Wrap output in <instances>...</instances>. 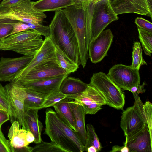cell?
<instances>
[{"label": "cell", "mask_w": 152, "mask_h": 152, "mask_svg": "<svg viewBox=\"0 0 152 152\" xmlns=\"http://www.w3.org/2000/svg\"><path fill=\"white\" fill-rule=\"evenodd\" d=\"M49 26L50 38L54 44L78 65H81L76 37L62 9L55 11Z\"/></svg>", "instance_id": "cell-1"}, {"label": "cell", "mask_w": 152, "mask_h": 152, "mask_svg": "<svg viewBox=\"0 0 152 152\" xmlns=\"http://www.w3.org/2000/svg\"><path fill=\"white\" fill-rule=\"evenodd\" d=\"M45 128L44 134L65 152H83L84 145L77 133L63 122L52 109L45 111Z\"/></svg>", "instance_id": "cell-2"}, {"label": "cell", "mask_w": 152, "mask_h": 152, "mask_svg": "<svg viewBox=\"0 0 152 152\" xmlns=\"http://www.w3.org/2000/svg\"><path fill=\"white\" fill-rule=\"evenodd\" d=\"M41 36L32 29L10 35L0 41V50L13 51L24 56H34L44 42Z\"/></svg>", "instance_id": "cell-3"}, {"label": "cell", "mask_w": 152, "mask_h": 152, "mask_svg": "<svg viewBox=\"0 0 152 152\" xmlns=\"http://www.w3.org/2000/svg\"><path fill=\"white\" fill-rule=\"evenodd\" d=\"M62 10L75 35L78 45L81 65L84 68L89 58L86 40V17L85 9L81 6L73 5Z\"/></svg>", "instance_id": "cell-4"}, {"label": "cell", "mask_w": 152, "mask_h": 152, "mask_svg": "<svg viewBox=\"0 0 152 152\" xmlns=\"http://www.w3.org/2000/svg\"><path fill=\"white\" fill-rule=\"evenodd\" d=\"M8 106L9 120L11 124L18 122L20 129L29 128L25 118L24 102L27 93L26 88L19 84L10 82L4 87Z\"/></svg>", "instance_id": "cell-5"}, {"label": "cell", "mask_w": 152, "mask_h": 152, "mask_svg": "<svg viewBox=\"0 0 152 152\" xmlns=\"http://www.w3.org/2000/svg\"><path fill=\"white\" fill-rule=\"evenodd\" d=\"M89 84L102 94L106 104L116 109L123 110L125 102L124 93L107 75L102 72L94 73Z\"/></svg>", "instance_id": "cell-6"}, {"label": "cell", "mask_w": 152, "mask_h": 152, "mask_svg": "<svg viewBox=\"0 0 152 152\" xmlns=\"http://www.w3.org/2000/svg\"><path fill=\"white\" fill-rule=\"evenodd\" d=\"M134 105L123 111L120 126L125 136L126 142L130 138L141 131L147 124L143 104L137 94H133Z\"/></svg>", "instance_id": "cell-7"}, {"label": "cell", "mask_w": 152, "mask_h": 152, "mask_svg": "<svg viewBox=\"0 0 152 152\" xmlns=\"http://www.w3.org/2000/svg\"><path fill=\"white\" fill-rule=\"evenodd\" d=\"M46 17L44 12L34 7L31 0H24L10 7H0V19H10L26 24H35L42 23Z\"/></svg>", "instance_id": "cell-8"}, {"label": "cell", "mask_w": 152, "mask_h": 152, "mask_svg": "<svg viewBox=\"0 0 152 152\" xmlns=\"http://www.w3.org/2000/svg\"><path fill=\"white\" fill-rule=\"evenodd\" d=\"M118 18L109 0H98L94 2L91 16V41L111 22Z\"/></svg>", "instance_id": "cell-9"}, {"label": "cell", "mask_w": 152, "mask_h": 152, "mask_svg": "<svg viewBox=\"0 0 152 152\" xmlns=\"http://www.w3.org/2000/svg\"><path fill=\"white\" fill-rule=\"evenodd\" d=\"M110 79L124 90L130 91L132 87L140 84L139 70L122 64L113 65L107 74Z\"/></svg>", "instance_id": "cell-10"}, {"label": "cell", "mask_w": 152, "mask_h": 152, "mask_svg": "<svg viewBox=\"0 0 152 152\" xmlns=\"http://www.w3.org/2000/svg\"><path fill=\"white\" fill-rule=\"evenodd\" d=\"M67 98L81 106L86 114H95L102 109V106L106 104L103 96L90 84L82 93Z\"/></svg>", "instance_id": "cell-11"}, {"label": "cell", "mask_w": 152, "mask_h": 152, "mask_svg": "<svg viewBox=\"0 0 152 152\" xmlns=\"http://www.w3.org/2000/svg\"><path fill=\"white\" fill-rule=\"evenodd\" d=\"M56 61L55 46L50 37H45L42 47L34 55L28 64L15 77L11 82L15 83L19 80L38 65L46 62Z\"/></svg>", "instance_id": "cell-12"}, {"label": "cell", "mask_w": 152, "mask_h": 152, "mask_svg": "<svg viewBox=\"0 0 152 152\" xmlns=\"http://www.w3.org/2000/svg\"><path fill=\"white\" fill-rule=\"evenodd\" d=\"M113 35L110 29L103 31L89 43L88 47V56L94 64L100 62L107 55L113 41Z\"/></svg>", "instance_id": "cell-13"}, {"label": "cell", "mask_w": 152, "mask_h": 152, "mask_svg": "<svg viewBox=\"0 0 152 152\" xmlns=\"http://www.w3.org/2000/svg\"><path fill=\"white\" fill-rule=\"evenodd\" d=\"M34 56L15 58L1 57L0 60V81L11 82L15 77L28 64Z\"/></svg>", "instance_id": "cell-14"}, {"label": "cell", "mask_w": 152, "mask_h": 152, "mask_svg": "<svg viewBox=\"0 0 152 152\" xmlns=\"http://www.w3.org/2000/svg\"><path fill=\"white\" fill-rule=\"evenodd\" d=\"M65 74H67L66 72L61 68L56 61H50L36 66L18 81L49 79Z\"/></svg>", "instance_id": "cell-15"}, {"label": "cell", "mask_w": 152, "mask_h": 152, "mask_svg": "<svg viewBox=\"0 0 152 152\" xmlns=\"http://www.w3.org/2000/svg\"><path fill=\"white\" fill-rule=\"evenodd\" d=\"M116 15L133 13L149 17L152 13L149 10L147 0H109Z\"/></svg>", "instance_id": "cell-16"}, {"label": "cell", "mask_w": 152, "mask_h": 152, "mask_svg": "<svg viewBox=\"0 0 152 152\" xmlns=\"http://www.w3.org/2000/svg\"><path fill=\"white\" fill-rule=\"evenodd\" d=\"M63 75L52 78L29 81H19L16 83L25 88L39 92L47 96L59 91L63 80L68 76Z\"/></svg>", "instance_id": "cell-17"}, {"label": "cell", "mask_w": 152, "mask_h": 152, "mask_svg": "<svg viewBox=\"0 0 152 152\" xmlns=\"http://www.w3.org/2000/svg\"><path fill=\"white\" fill-rule=\"evenodd\" d=\"M152 136L146 124L140 132L124 143L130 152H152Z\"/></svg>", "instance_id": "cell-18"}, {"label": "cell", "mask_w": 152, "mask_h": 152, "mask_svg": "<svg viewBox=\"0 0 152 152\" xmlns=\"http://www.w3.org/2000/svg\"><path fill=\"white\" fill-rule=\"evenodd\" d=\"M27 131L20 129L19 123L16 121L12 124L8 137L13 152H32L33 148L28 146L26 142V135Z\"/></svg>", "instance_id": "cell-19"}, {"label": "cell", "mask_w": 152, "mask_h": 152, "mask_svg": "<svg viewBox=\"0 0 152 152\" xmlns=\"http://www.w3.org/2000/svg\"><path fill=\"white\" fill-rule=\"evenodd\" d=\"M69 103L75 118L77 132L84 146L87 138V131L85 124L86 114L81 106L75 103L73 100L69 101Z\"/></svg>", "instance_id": "cell-20"}, {"label": "cell", "mask_w": 152, "mask_h": 152, "mask_svg": "<svg viewBox=\"0 0 152 152\" xmlns=\"http://www.w3.org/2000/svg\"><path fill=\"white\" fill-rule=\"evenodd\" d=\"M69 102V100L66 97L56 103L53 107L59 118L65 124L77 132L75 120Z\"/></svg>", "instance_id": "cell-21"}, {"label": "cell", "mask_w": 152, "mask_h": 152, "mask_svg": "<svg viewBox=\"0 0 152 152\" xmlns=\"http://www.w3.org/2000/svg\"><path fill=\"white\" fill-rule=\"evenodd\" d=\"M88 85L79 78L67 77L62 82L59 90L68 97L82 93Z\"/></svg>", "instance_id": "cell-22"}, {"label": "cell", "mask_w": 152, "mask_h": 152, "mask_svg": "<svg viewBox=\"0 0 152 152\" xmlns=\"http://www.w3.org/2000/svg\"><path fill=\"white\" fill-rule=\"evenodd\" d=\"M38 110H30L25 112V119L29 130L35 137L34 142L37 144L42 140L41 133L43 128L42 122L38 119Z\"/></svg>", "instance_id": "cell-23"}, {"label": "cell", "mask_w": 152, "mask_h": 152, "mask_svg": "<svg viewBox=\"0 0 152 152\" xmlns=\"http://www.w3.org/2000/svg\"><path fill=\"white\" fill-rule=\"evenodd\" d=\"M32 4L36 9L43 12L55 11L74 5L72 0H39L32 1Z\"/></svg>", "instance_id": "cell-24"}, {"label": "cell", "mask_w": 152, "mask_h": 152, "mask_svg": "<svg viewBox=\"0 0 152 152\" xmlns=\"http://www.w3.org/2000/svg\"><path fill=\"white\" fill-rule=\"evenodd\" d=\"M26 89L27 95L24 102L25 111L43 108V104L47 95L31 89Z\"/></svg>", "instance_id": "cell-25"}, {"label": "cell", "mask_w": 152, "mask_h": 152, "mask_svg": "<svg viewBox=\"0 0 152 152\" xmlns=\"http://www.w3.org/2000/svg\"><path fill=\"white\" fill-rule=\"evenodd\" d=\"M55 46L56 61L59 66L65 70L68 74L77 71L79 66L68 57L57 46Z\"/></svg>", "instance_id": "cell-26"}, {"label": "cell", "mask_w": 152, "mask_h": 152, "mask_svg": "<svg viewBox=\"0 0 152 152\" xmlns=\"http://www.w3.org/2000/svg\"><path fill=\"white\" fill-rule=\"evenodd\" d=\"M139 38L143 50L147 55L151 56L152 52V32L137 27Z\"/></svg>", "instance_id": "cell-27"}, {"label": "cell", "mask_w": 152, "mask_h": 152, "mask_svg": "<svg viewBox=\"0 0 152 152\" xmlns=\"http://www.w3.org/2000/svg\"><path fill=\"white\" fill-rule=\"evenodd\" d=\"M86 128L87 138L84 151H86L88 147L92 146L96 148L97 152L99 151L102 147L94 127L89 124L86 125Z\"/></svg>", "instance_id": "cell-28"}, {"label": "cell", "mask_w": 152, "mask_h": 152, "mask_svg": "<svg viewBox=\"0 0 152 152\" xmlns=\"http://www.w3.org/2000/svg\"><path fill=\"white\" fill-rule=\"evenodd\" d=\"M132 61L130 66L139 70L141 66L146 65L147 63L143 59L142 55V50L139 42H135L132 48Z\"/></svg>", "instance_id": "cell-29"}, {"label": "cell", "mask_w": 152, "mask_h": 152, "mask_svg": "<svg viewBox=\"0 0 152 152\" xmlns=\"http://www.w3.org/2000/svg\"><path fill=\"white\" fill-rule=\"evenodd\" d=\"M32 152H65L54 142H45L42 140L33 148Z\"/></svg>", "instance_id": "cell-30"}, {"label": "cell", "mask_w": 152, "mask_h": 152, "mask_svg": "<svg viewBox=\"0 0 152 152\" xmlns=\"http://www.w3.org/2000/svg\"><path fill=\"white\" fill-rule=\"evenodd\" d=\"M10 19H0V38L7 37L11 32L14 24L18 21Z\"/></svg>", "instance_id": "cell-31"}, {"label": "cell", "mask_w": 152, "mask_h": 152, "mask_svg": "<svg viewBox=\"0 0 152 152\" xmlns=\"http://www.w3.org/2000/svg\"><path fill=\"white\" fill-rule=\"evenodd\" d=\"M66 97L67 96L60 90L55 92L47 96L43 105V108L53 106L56 103Z\"/></svg>", "instance_id": "cell-32"}, {"label": "cell", "mask_w": 152, "mask_h": 152, "mask_svg": "<svg viewBox=\"0 0 152 152\" xmlns=\"http://www.w3.org/2000/svg\"><path fill=\"white\" fill-rule=\"evenodd\" d=\"M143 109L146 121L151 135L152 136V104L149 101L143 104Z\"/></svg>", "instance_id": "cell-33"}, {"label": "cell", "mask_w": 152, "mask_h": 152, "mask_svg": "<svg viewBox=\"0 0 152 152\" xmlns=\"http://www.w3.org/2000/svg\"><path fill=\"white\" fill-rule=\"evenodd\" d=\"M30 29L37 31L41 35L45 37H49L50 36V28L49 26L42 25L40 23L27 24Z\"/></svg>", "instance_id": "cell-34"}, {"label": "cell", "mask_w": 152, "mask_h": 152, "mask_svg": "<svg viewBox=\"0 0 152 152\" xmlns=\"http://www.w3.org/2000/svg\"><path fill=\"white\" fill-rule=\"evenodd\" d=\"M0 124V152H13L10 140H7L4 134Z\"/></svg>", "instance_id": "cell-35"}, {"label": "cell", "mask_w": 152, "mask_h": 152, "mask_svg": "<svg viewBox=\"0 0 152 152\" xmlns=\"http://www.w3.org/2000/svg\"><path fill=\"white\" fill-rule=\"evenodd\" d=\"M137 26L148 31L152 32V24L142 17H137L135 20Z\"/></svg>", "instance_id": "cell-36"}, {"label": "cell", "mask_w": 152, "mask_h": 152, "mask_svg": "<svg viewBox=\"0 0 152 152\" xmlns=\"http://www.w3.org/2000/svg\"><path fill=\"white\" fill-rule=\"evenodd\" d=\"M29 29H30L27 24L22 22L18 21L14 24L13 29L11 32L7 37Z\"/></svg>", "instance_id": "cell-37"}, {"label": "cell", "mask_w": 152, "mask_h": 152, "mask_svg": "<svg viewBox=\"0 0 152 152\" xmlns=\"http://www.w3.org/2000/svg\"><path fill=\"white\" fill-rule=\"evenodd\" d=\"M0 105L8 112V106L4 87L0 83Z\"/></svg>", "instance_id": "cell-38"}, {"label": "cell", "mask_w": 152, "mask_h": 152, "mask_svg": "<svg viewBox=\"0 0 152 152\" xmlns=\"http://www.w3.org/2000/svg\"><path fill=\"white\" fill-rule=\"evenodd\" d=\"M24 0H3L0 3V7L12 6Z\"/></svg>", "instance_id": "cell-39"}, {"label": "cell", "mask_w": 152, "mask_h": 152, "mask_svg": "<svg viewBox=\"0 0 152 152\" xmlns=\"http://www.w3.org/2000/svg\"><path fill=\"white\" fill-rule=\"evenodd\" d=\"M74 5L81 6L84 8L90 4L98 0H72Z\"/></svg>", "instance_id": "cell-40"}, {"label": "cell", "mask_w": 152, "mask_h": 152, "mask_svg": "<svg viewBox=\"0 0 152 152\" xmlns=\"http://www.w3.org/2000/svg\"><path fill=\"white\" fill-rule=\"evenodd\" d=\"M145 85V82H144L141 85L140 84L137 86H134L132 88L130 91L132 94H139L140 93H144L145 89L144 88V86Z\"/></svg>", "instance_id": "cell-41"}, {"label": "cell", "mask_w": 152, "mask_h": 152, "mask_svg": "<svg viewBox=\"0 0 152 152\" xmlns=\"http://www.w3.org/2000/svg\"><path fill=\"white\" fill-rule=\"evenodd\" d=\"M110 152H129V148L126 146H120L117 145L113 146L112 150L110 151Z\"/></svg>", "instance_id": "cell-42"}, {"label": "cell", "mask_w": 152, "mask_h": 152, "mask_svg": "<svg viewBox=\"0 0 152 152\" xmlns=\"http://www.w3.org/2000/svg\"><path fill=\"white\" fill-rule=\"evenodd\" d=\"M9 120V117L8 113L0 110V124L2 125L4 123Z\"/></svg>", "instance_id": "cell-43"}, {"label": "cell", "mask_w": 152, "mask_h": 152, "mask_svg": "<svg viewBox=\"0 0 152 152\" xmlns=\"http://www.w3.org/2000/svg\"><path fill=\"white\" fill-rule=\"evenodd\" d=\"M26 142L27 145H28L31 143L35 141V137L33 134L29 131H27L26 138Z\"/></svg>", "instance_id": "cell-44"}, {"label": "cell", "mask_w": 152, "mask_h": 152, "mask_svg": "<svg viewBox=\"0 0 152 152\" xmlns=\"http://www.w3.org/2000/svg\"><path fill=\"white\" fill-rule=\"evenodd\" d=\"M88 152H97V151L96 148L93 146H91L88 147L86 150Z\"/></svg>", "instance_id": "cell-45"}, {"label": "cell", "mask_w": 152, "mask_h": 152, "mask_svg": "<svg viewBox=\"0 0 152 152\" xmlns=\"http://www.w3.org/2000/svg\"><path fill=\"white\" fill-rule=\"evenodd\" d=\"M147 1L150 11L152 13V0H147Z\"/></svg>", "instance_id": "cell-46"}, {"label": "cell", "mask_w": 152, "mask_h": 152, "mask_svg": "<svg viewBox=\"0 0 152 152\" xmlns=\"http://www.w3.org/2000/svg\"><path fill=\"white\" fill-rule=\"evenodd\" d=\"M0 110L2 111H4L5 112H7L6 111L5 109H4L0 105Z\"/></svg>", "instance_id": "cell-47"}, {"label": "cell", "mask_w": 152, "mask_h": 152, "mask_svg": "<svg viewBox=\"0 0 152 152\" xmlns=\"http://www.w3.org/2000/svg\"><path fill=\"white\" fill-rule=\"evenodd\" d=\"M2 39L0 38V41Z\"/></svg>", "instance_id": "cell-48"}]
</instances>
